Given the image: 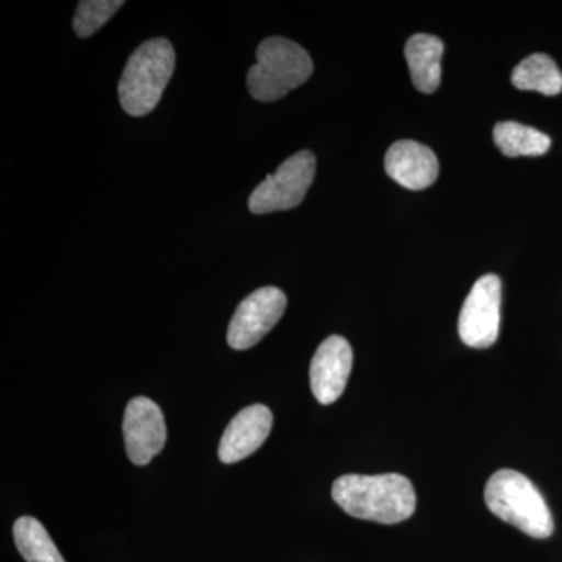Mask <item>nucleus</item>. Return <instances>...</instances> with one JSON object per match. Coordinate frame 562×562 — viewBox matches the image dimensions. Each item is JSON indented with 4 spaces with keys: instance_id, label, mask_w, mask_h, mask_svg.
Wrapping results in <instances>:
<instances>
[{
    "instance_id": "f257e3e1",
    "label": "nucleus",
    "mask_w": 562,
    "mask_h": 562,
    "mask_svg": "<svg viewBox=\"0 0 562 562\" xmlns=\"http://www.w3.org/2000/svg\"><path fill=\"white\" fill-rule=\"evenodd\" d=\"M331 495L350 516L376 524H401L416 512L413 484L398 473L339 476Z\"/></svg>"
},
{
    "instance_id": "f03ea898",
    "label": "nucleus",
    "mask_w": 562,
    "mask_h": 562,
    "mask_svg": "<svg viewBox=\"0 0 562 562\" xmlns=\"http://www.w3.org/2000/svg\"><path fill=\"white\" fill-rule=\"evenodd\" d=\"M176 69V50L165 38L140 44L125 65L120 80V102L133 117L146 116L160 102Z\"/></svg>"
},
{
    "instance_id": "7ed1b4c3",
    "label": "nucleus",
    "mask_w": 562,
    "mask_h": 562,
    "mask_svg": "<svg viewBox=\"0 0 562 562\" xmlns=\"http://www.w3.org/2000/svg\"><path fill=\"white\" fill-rule=\"evenodd\" d=\"M484 501L492 514L525 535L546 539L554 530L553 516L541 492L524 473L502 469L491 476Z\"/></svg>"
},
{
    "instance_id": "20e7f679",
    "label": "nucleus",
    "mask_w": 562,
    "mask_h": 562,
    "mask_svg": "<svg viewBox=\"0 0 562 562\" xmlns=\"http://www.w3.org/2000/svg\"><path fill=\"white\" fill-rule=\"evenodd\" d=\"M308 52L294 41L272 36L257 49V65L247 72V88L251 98L273 102L302 87L313 74Z\"/></svg>"
},
{
    "instance_id": "39448f33",
    "label": "nucleus",
    "mask_w": 562,
    "mask_h": 562,
    "mask_svg": "<svg viewBox=\"0 0 562 562\" xmlns=\"http://www.w3.org/2000/svg\"><path fill=\"white\" fill-rule=\"evenodd\" d=\"M314 176L316 157L313 151H297L251 192L249 210L254 214H268L295 209L305 199Z\"/></svg>"
},
{
    "instance_id": "423d86ee",
    "label": "nucleus",
    "mask_w": 562,
    "mask_h": 562,
    "mask_svg": "<svg viewBox=\"0 0 562 562\" xmlns=\"http://www.w3.org/2000/svg\"><path fill=\"white\" fill-rule=\"evenodd\" d=\"M502 281L487 273L473 284L462 305L458 331L462 342L473 349H487L497 341L501 328Z\"/></svg>"
},
{
    "instance_id": "0eeeda50",
    "label": "nucleus",
    "mask_w": 562,
    "mask_h": 562,
    "mask_svg": "<svg viewBox=\"0 0 562 562\" xmlns=\"http://www.w3.org/2000/svg\"><path fill=\"white\" fill-rule=\"evenodd\" d=\"M286 295L279 288L265 286L244 299L228 325V346L247 350L257 346L279 324L286 310Z\"/></svg>"
},
{
    "instance_id": "6e6552de",
    "label": "nucleus",
    "mask_w": 562,
    "mask_h": 562,
    "mask_svg": "<svg viewBox=\"0 0 562 562\" xmlns=\"http://www.w3.org/2000/svg\"><path fill=\"white\" fill-rule=\"evenodd\" d=\"M124 441L128 460L136 465L149 464L165 447V416L160 406L147 397H135L128 402L124 414Z\"/></svg>"
},
{
    "instance_id": "1a4fd4ad",
    "label": "nucleus",
    "mask_w": 562,
    "mask_h": 562,
    "mask_svg": "<svg viewBox=\"0 0 562 562\" xmlns=\"http://www.w3.org/2000/svg\"><path fill=\"white\" fill-rule=\"evenodd\" d=\"M353 351L342 336L333 335L317 347L310 368V382L316 401L330 405L341 397L349 380Z\"/></svg>"
},
{
    "instance_id": "9d476101",
    "label": "nucleus",
    "mask_w": 562,
    "mask_h": 562,
    "mask_svg": "<svg viewBox=\"0 0 562 562\" xmlns=\"http://www.w3.org/2000/svg\"><path fill=\"white\" fill-rule=\"evenodd\" d=\"M272 419L271 409L265 405L247 406L236 414L222 435L221 461L235 464L257 452L272 430Z\"/></svg>"
},
{
    "instance_id": "9b49d317",
    "label": "nucleus",
    "mask_w": 562,
    "mask_h": 562,
    "mask_svg": "<svg viewBox=\"0 0 562 562\" xmlns=\"http://www.w3.org/2000/svg\"><path fill=\"white\" fill-rule=\"evenodd\" d=\"M384 168L392 180L403 188L420 191L431 187L439 176L435 151L416 140H397L384 158Z\"/></svg>"
},
{
    "instance_id": "f8f14e48",
    "label": "nucleus",
    "mask_w": 562,
    "mask_h": 562,
    "mask_svg": "<svg viewBox=\"0 0 562 562\" xmlns=\"http://www.w3.org/2000/svg\"><path fill=\"white\" fill-rule=\"evenodd\" d=\"M443 43L438 36L417 33L405 46L406 63L412 72L414 87L431 94L441 85Z\"/></svg>"
},
{
    "instance_id": "ddd939ff",
    "label": "nucleus",
    "mask_w": 562,
    "mask_h": 562,
    "mask_svg": "<svg viewBox=\"0 0 562 562\" xmlns=\"http://www.w3.org/2000/svg\"><path fill=\"white\" fill-rule=\"evenodd\" d=\"M494 140L502 154L512 158L539 157L552 146V139L546 133L513 121L495 125Z\"/></svg>"
},
{
    "instance_id": "4468645a",
    "label": "nucleus",
    "mask_w": 562,
    "mask_h": 562,
    "mask_svg": "<svg viewBox=\"0 0 562 562\" xmlns=\"http://www.w3.org/2000/svg\"><path fill=\"white\" fill-rule=\"evenodd\" d=\"M512 81L517 90L538 91L543 95H557L562 91L561 70L546 54L525 58L514 68Z\"/></svg>"
},
{
    "instance_id": "2eb2a0df",
    "label": "nucleus",
    "mask_w": 562,
    "mask_h": 562,
    "mask_svg": "<svg viewBox=\"0 0 562 562\" xmlns=\"http://www.w3.org/2000/svg\"><path fill=\"white\" fill-rule=\"evenodd\" d=\"M14 542L27 562H65L46 528L33 519L21 517L13 527Z\"/></svg>"
},
{
    "instance_id": "dca6fc26",
    "label": "nucleus",
    "mask_w": 562,
    "mask_h": 562,
    "mask_svg": "<svg viewBox=\"0 0 562 562\" xmlns=\"http://www.w3.org/2000/svg\"><path fill=\"white\" fill-rule=\"evenodd\" d=\"M124 5L122 0H83L77 5L76 16H74V32L80 38H88L101 31Z\"/></svg>"
}]
</instances>
